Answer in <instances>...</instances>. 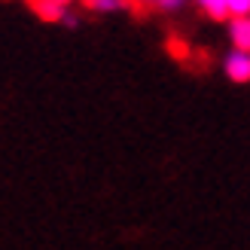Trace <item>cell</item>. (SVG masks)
I'll list each match as a JSON object with an SVG mask.
<instances>
[{
  "label": "cell",
  "mask_w": 250,
  "mask_h": 250,
  "mask_svg": "<svg viewBox=\"0 0 250 250\" xmlns=\"http://www.w3.org/2000/svg\"><path fill=\"white\" fill-rule=\"evenodd\" d=\"M226 73L232 83H250V52H232L226 58Z\"/></svg>",
  "instance_id": "cell-1"
},
{
  "label": "cell",
  "mask_w": 250,
  "mask_h": 250,
  "mask_svg": "<svg viewBox=\"0 0 250 250\" xmlns=\"http://www.w3.org/2000/svg\"><path fill=\"white\" fill-rule=\"evenodd\" d=\"M28 6H31L43 21H58V19H64V3H58V0H28Z\"/></svg>",
  "instance_id": "cell-2"
},
{
  "label": "cell",
  "mask_w": 250,
  "mask_h": 250,
  "mask_svg": "<svg viewBox=\"0 0 250 250\" xmlns=\"http://www.w3.org/2000/svg\"><path fill=\"white\" fill-rule=\"evenodd\" d=\"M232 43H235V49H241V52H250V16H235Z\"/></svg>",
  "instance_id": "cell-3"
},
{
  "label": "cell",
  "mask_w": 250,
  "mask_h": 250,
  "mask_svg": "<svg viewBox=\"0 0 250 250\" xmlns=\"http://www.w3.org/2000/svg\"><path fill=\"white\" fill-rule=\"evenodd\" d=\"M125 6L137 12V16H144L149 9H174V6H180V0H125Z\"/></svg>",
  "instance_id": "cell-4"
},
{
  "label": "cell",
  "mask_w": 250,
  "mask_h": 250,
  "mask_svg": "<svg viewBox=\"0 0 250 250\" xmlns=\"http://www.w3.org/2000/svg\"><path fill=\"white\" fill-rule=\"evenodd\" d=\"M198 6H202L210 19H217V21H223V19H229V16H232L229 0H198Z\"/></svg>",
  "instance_id": "cell-5"
},
{
  "label": "cell",
  "mask_w": 250,
  "mask_h": 250,
  "mask_svg": "<svg viewBox=\"0 0 250 250\" xmlns=\"http://www.w3.org/2000/svg\"><path fill=\"white\" fill-rule=\"evenodd\" d=\"M122 0H83L85 9H95V12H107V9H116Z\"/></svg>",
  "instance_id": "cell-6"
},
{
  "label": "cell",
  "mask_w": 250,
  "mask_h": 250,
  "mask_svg": "<svg viewBox=\"0 0 250 250\" xmlns=\"http://www.w3.org/2000/svg\"><path fill=\"white\" fill-rule=\"evenodd\" d=\"M168 52H171L174 58H180V61L189 58V49H186V43H183V40H177V37H171V40H168Z\"/></svg>",
  "instance_id": "cell-7"
},
{
  "label": "cell",
  "mask_w": 250,
  "mask_h": 250,
  "mask_svg": "<svg viewBox=\"0 0 250 250\" xmlns=\"http://www.w3.org/2000/svg\"><path fill=\"white\" fill-rule=\"evenodd\" d=\"M229 9H232V16H247L250 0H229Z\"/></svg>",
  "instance_id": "cell-8"
},
{
  "label": "cell",
  "mask_w": 250,
  "mask_h": 250,
  "mask_svg": "<svg viewBox=\"0 0 250 250\" xmlns=\"http://www.w3.org/2000/svg\"><path fill=\"white\" fill-rule=\"evenodd\" d=\"M58 3H70V0H58Z\"/></svg>",
  "instance_id": "cell-9"
}]
</instances>
